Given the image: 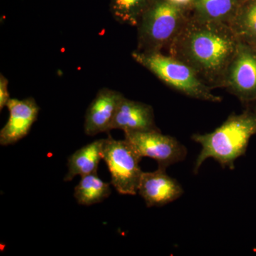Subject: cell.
I'll use <instances>...</instances> for the list:
<instances>
[{
	"mask_svg": "<svg viewBox=\"0 0 256 256\" xmlns=\"http://www.w3.org/2000/svg\"><path fill=\"white\" fill-rule=\"evenodd\" d=\"M237 36L224 23L198 20L185 24L172 44L178 60L191 66L204 78L215 84L223 80L238 50Z\"/></svg>",
	"mask_w": 256,
	"mask_h": 256,
	"instance_id": "6da1fadb",
	"label": "cell"
},
{
	"mask_svg": "<svg viewBox=\"0 0 256 256\" xmlns=\"http://www.w3.org/2000/svg\"><path fill=\"white\" fill-rule=\"evenodd\" d=\"M256 134V114L232 116L220 127L210 134H194L192 140L202 149L194 165L195 174L206 160H215L224 169L235 168V162L246 153L250 140Z\"/></svg>",
	"mask_w": 256,
	"mask_h": 256,
	"instance_id": "7a4b0ae2",
	"label": "cell"
},
{
	"mask_svg": "<svg viewBox=\"0 0 256 256\" xmlns=\"http://www.w3.org/2000/svg\"><path fill=\"white\" fill-rule=\"evenodd\" d=\"M132 58L166 85L188 97L213 102L222 100L220 96L212 94L191 66L174 56H166L160 52L146 53L138 50L133 52Z\"/></svg>",
	"mask_w": 256,
	"mask_h": 256,
	"instance_id": "3957f363",
	"label": "cell"
},
{
	"mask_svg": "<svg viewBox=\"0 0 256 256\" xmlns=\"http://www.w3.org/2000/svg\"><path fill=\"white\" fill-rule=\"evenodd\" d=\"M185 24L181 8L166 0H154L138 26V52H160L174 42Z\"/></svg>",
	"mask_w": 256,
	"mask_h": 256,
	"instance_id": "277c9868",
	"label": "cell"
},
{
	"mask_svg": "<svg viewBox=\"0 0 256 256\" xmlns=\"http://www.w3.org/2000/svg\"><path fill=\"white\" fill-rule=\"evenodd\" d=\"M104 160L110 173L111 184L116 191L122 195H137L143 173L140 166L142 158L130 143L109 136L104 142Z\"/></svg>",
	"mask_w": 256,
	"mask_h": 256,
	"instance_id": "5b68a950",
	"label": "cell"
},
{
	"mask_svg": "<svg viewBox=\"0 0 256 256\" xmlns=\"http://www.w3.org/2000/svg\"><path fill=\"white\" fill-rule=\"evenodd\" d=\"M124 136L141 158L156 160L159 168L166 170L172 165L182 162L188 156L186 146L176 138L164 136L159 129L124 133Z\"/></svg>",
	"mask_w": 256,
	"mask_h": 256,
	"instance_id": "8992f818",
	"label": "cell"
},
{
	"mask_svg": "<svg viewBox=\"0 0 256 256\" xmlns=\"http://www.w3.org/2000/svg\"><path fill=\"white\" fill-rule=\"evenodd\" d=\"M226 84L242 101L256 100V53L239 44L226 76Z\"/></svg>",
	"mask_w": 256,
	"mask_h": 256,
	"instance_id": "52a82bcc",
	"label": "cell"
},
{
	"mask_svg": "<svg viewBox=\"0 0 256 256\" xmlns=\"http://www.w3.org/2000/svg\"><path fill=\"white\" fill-rule=\"evenodd\" d=\"M10 118L0 132V144L9 146L16 144L28 136L38 118L40 108L33 98L18 100L10 99L8 106Z\"/></svg>",
	"mask_w": 256,
	"mask_h": 256,
	"instance_id": "ba28073f",
	"label": "cell"
},
{
	"mask_svg": "<svg viewBox=\"0 0 256 256\" xmlns=\"http://www.w3.org/2000/svg\"><path fill=\"white\" fill-rule=\"evenodd\" d=\"M184 193L181 184L162 168L153 172H143L138 188V194L148 208L166 206L176 201Z\"/></svg>",
	"mask_w": 256,
	"mask_h": 256,
	"instance_id": "9c48e42d",
	"label": "cell"
},
{
	"mask_svg": "<svg viewBox=\"0 0 256 256\" xmlns=\"http://www.w3.org/2000/svg\"><path fill=\"white\" fill-rule=\"evenodd\" d=\"M124 96L111 89H101L92 100L86 114L84 130L88 136H96L112 130V124L120 102Z\"/></svg>",
	"mask_w": 256,
	"mask_h": 256,
	"instance_id": "30bf717a",
	"label": "cell"
},
{
	"mask_svg": "<svg viewBox=\"0 0 256 256\" xmlns=\"http://www.w3.org/2000/svg\"><path fill=\"white\" fill-rule=\"evenodd\" d=\"M156 129L152 106L122 98L114 116L112 130H121L128 133Z\"/></svg>",
	"mask_w": 256,
	"mask_h": 256,
	"instance_id": "8fae6325",
	"label": "cell"
},
{
	"mask_svg": "<svg viewBox=\"0 0 256 256\" xmlns=\"http://www.w3.org/2000/svg\"><path fill=\"white\" fill-rule=\"evenodd\" d=\"M105 139L95 141L74 152L68 160V174L64 181L70 182L76 176H86L98 172V165L104 160Z\"/></svg>",
	"mask_w": 256,
	"mask_h": 256,
	"instance_id": "7c38bea8",
	"label": "cell"
},
{
	"mask_svg": "<svg viewBox=\"0 0 256 256\" xmlns=\"http://www.w3.org/2000/svg\"><path fill=\"white\" fill-rule=\"evenodd\" d=\"M111 193L110 184L102 181L98 172H94L82 178L76 186L74 197L79 204L89 206L104 202Z\"/></svg>",
	"mask_w": 256,
	"mask_h": 256,
	"instance_id": "4fadbf2b",
	"label": "cell"
},
{
	"mask_svg": "<svg viewBox=\"0 0 256 256\" xmlns=\"http://www.w3.org/2000/svg\"><path fill=\"white\" fill-rule=\"evenodd\" d=\"M154 0H110L111 14L120 23L138 26Z\"/></svg>",
	"mask_w": 256,
	"mask_h": 256,
	"instance_id": "5bb4252c",
	"label": "cell"
},
{
	"mask_svg": "<svg viewBox=\"0 0 256 256\" xmlns=\"http://www.w3.org/2000/svg\"><path fill=\"white\" fill-rule=\"evenodd\" d=\"M196 8L200 20L212 22L224 23L233 18L236 1L196 0Z\"/></svg>",
	"mask_w": 256,
	"mask_h": 256,
	"instance_id": "9a60e30c",
	"label": "cell"
},
{
	"mask_svg": "<svg viewBox=\"0 0 256 256\" xmlns=\"http://www.w3.org/2000/svg\"><path fill=\"white\" fill-rule=\"evenodd\" d=\"M238 24L242 33L248 36H256V3L248 8Z\"/></svg>",
	"mask_w": 256,
	"mask_h": 256,
	"instance_id": "2e32d148",
	"label": "cell"
},
{
	"mask_svg": "<svg viewBox=\"0 0 256 256\" xmlns=\"http://www.w3.org/2000/svg\"><path fill=\"white\" fill-rule=\"evenodd\" d=\"M9 80L1 74L0 76V110H2L8 106L10 100L9 90Z\"/></svg>",
	"mask_w": 256,
	"mask_h": 256,
	"instance_id": "e0dca14e",
	"label": "cell"
},
{
	"mask_svg": "<svg viewBox=\"0 0 256 256\" xmlns=\"http://www.w3.org/2000/svg\"><path fill=\"white\" fill-rule=\"evenodd\" d=\"M169 2L171 4L175 5V6H178V8H181L184 6H188V4H191L192 2L194 0H166Z\"/></svg>",
	"mask_w": 256,
	"mask_h": 256,
	"instance_id": "ac0fdd59",
	"label": "cell"
},
{
	"mask_svg": "<svg viewBox=\"0 0 256 256\" xmlns=\"http://www.w3.org/2000/svg\"><path fill=\"white\" fill-rule=\"evenodd\" d=\"M255 112H256V111H255Z\"/></svg>",
	"mask_w": 256,
	"mask_h": 256,
	"instance_id": "d6986e66",
	"label": "cell"
}]
</instances>
